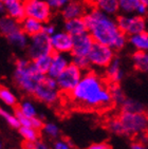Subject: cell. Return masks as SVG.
<instances>
[{"instance_id":"cell-34","label":"cell","mask_w":148,"mask_h":149,"mask_svg":"<svg viewBox=\"0 0 148 149\" xmlns=\"http://www.w3.org/2000/svg\"><path fill=\"white\" fill-rule=\"evenodd\" d=\"M14 113L16 115V118H17L18 122H19L20 127H32V118H27L26 115H23L17 107L15 108Z\"/></svg>"},{"instance_id":"cell-40","label":"cell","mask_w":148,"mask_h":149,"mask_svg":"<svg viewBox=\"0 0 148 149\" xmlns=\"http://www.w3.org/2000/svg\"><path fill=\"white\" fill-rule=\"evenodd\" d=\"M147 13H148V9L146 8L145 6H144V4H142V3L138 6L137 11H135V14L139 15V16H143V17H144Z\"/></svg>"},{"instance_id":"cell-17","label":"cell","mask_w":148,"mask_h":149,"mask_svg":"<svg viewBox=\"0 0 148 149\" xmlns=\"http://www.w3.org/2000/svg\"><path fill=\"white\" fill-rule=\"evenodd\" d=\"M87 3H83L80 1H74L68 3L67 6L61 10V15L65 20L74 19V18H83L87 13Z\"/></svg>"},{"instance_id":"cell-41","label":"cell","mask_w":148,"mask_h":149,"mask_svg":"<svg viewBox=\"0 0 148 149\" xmlns=\"http://www.w3.org/2000/svg\"><path fill=\"white\" fill-rule=\"evenodd\" d=\"M36 148V142H30L24 141L22 144V149H35Z\"/></svg>"},{"instance_id":"cell-46","label":"cell","mask_w":148,"mask_h":149,"mask_svg":"<svg viewBox=\"0 0 148 149\" xmlns=\"http://www.w3.org/2000/svg\"><path fill=\"white\" fill-rule=\"evenodd\" d=\"M0 149H2V144H1V141H0Z\"/></svg>"},{"instance_id":"cell-20","label":"cell","mask_w":148,"mask_h":149,"mask_svg":"<svg viewBox=\"0 0 148 149\" xmlns=\"http://www.w3.org/2000/svg\"><path fill=\"white\" fill-rule=\"evenodd\" d=\"M20 29H21V26H20V21L10 16H3L0 18V33L6 38Z\"/></svg>"},{"instance_id":"cell-35","label":"cell","mask_w":148,"mask_h":149,"mask_svg":"<svg viewBox=\"0 0 148 149\" xmlns=\"http://www.w3.org/2000/svg\"><path fill=\"white\" fill-rule=\"evenodd\" d=\"M52 10H63L72 0H46Z\"/></svg>"},{"instance_id":"cell-24","label":"cell","mask_w":148,"mask_h":149,"mask_svg":"<svg viewBox=\"0 0 148 149\" xmlns=\"http://www.w3.org/2000/svg\"><path fill=\"white\" fill-rule=\"evenodd\" d=\"M144 106L139 100H135L133 98H126L125 102L121 105V111L123 112H130V113H140L144 111Z\"/></svg>"},{"instance_id":"cell-5","label":"cell","mask_w":148,"mask_h":149,"mask_svg":"<svg viewBox=\"0 0 148 149\" xmlns=\"http://www.w3.org/2000/svg\"><path fill=\"white\" fill-rule=\"evenodd\" d=\"M60 93L56 78L46 75L43 81L36 86L33 95L47 105H55L60 100Z\"/></svg>"},{"instance_id":"cell-6","label":"cell","mask_w":148,"mask_h":149,"mask_svg":"<svg viewBox=\"0 0 148 149\" xmlns=\"http://www.w3.org/2000/svg\"><path fill=\"white\" fill-rule=\"evenodd\" d=\"M85 72L75 66L71 61V63L66 68L65 71L56 78L58 89L61 93L69 95L75 89V87L78 85Z\"/></svg>"},{"instance_id":"cell-47","label":"cell","mask_w":148,"mask_h":149,"mask_svg":"<svg viewBox=\"0 0 148 149\" xmlns=\"http://www.w3.org/2000/svg\"><path fill=\"white\" fill-rule=\"evenodd\" d=\"M23 1H26V0H23Z\"/></svg>"},{"instance_id":"cell-33","label":"cell","mask_w":148,"mask_h":149,"mask_svg":"<svg viewBox=\"0 0 148 149\" xmlns=\"http://www.w3.org/2000/svg\"><path fill=\"white\" fill-rule=\"evenodd\" d=\"M43 130L45 131V133H46L48 136H50V138L56 139V138H58V135H59V128H58V126L54 123H46L45 126H43Z\"/></svg>"},{"instance_id":"cell-29","label":"cell","mask_w":148,"mask_h":149,"mask_svg":"<svg viewBox=\"0 0 148 149\" xmlns=\"http://www.w3.org/2000/svg\"><path fill=\"white\" fill-rule=\"evenodd\" d=\"M18 109L20 110V112L22 113L23 115H26L27 118H33L37 116V110L35 105L30 100H22L21 103L19 104V106L17 107Z\"/></svg>"},{"instance_id":"cell-37","label":"cell","mask_w":148,"mask_h":149,"mask_svg":"<svg viewBox=\"0 0 148 149\" xmlns=\"http://www.w3.org/2000/svg\"><path fill=\"white\" fill-rule=\"evenodd\" d=\"M43 33H46L47 35H49L50 37H51L52 35L55 34L56 33V28H55L54 24H52V23L50 22H47L45 23V26H43Z\"/></svg>"},{"instance_id":"cell-16","label":"cell","mask_w":148,"mask_h":149,"mask_svg":"<svg viewBox=\"0 0 148 149\" xmlns=\"http://www.w3.org/2000/svg\"><path fill=\"white\" fill-rule=\"evenodd\" d=\"M4 6V12L8 16L21 21L26 18L24 1L23 0H1Z\"/></svg>"},{"instance_id":"cell-42","label":"cell","mask_w":148,"mask_h":149,"mask_svg":"<svg viewBox=\"0 0 148 149\" xmlns=\"http://www.w3.org/2000/svg\"><path fill=\"white\" fill-rule=\"evenodd\" d=\"M35 149H50V148H49V146L45 143V142L38 140L36 142V148Z\"/></svg>"},{"instance_id":"cell-1","label":"cell","mask_w":148,"mask_h":149,"mask_svg":"<svg viewBox=\"0 0 148 149\" xmlns=\"http://www.w3.org/2000/svg\"><path fill=\"white\" fill-rule=\"evenodd\" d=\"M68 96L74 106L80 109H107L114 105L109 83L91 70L84 73L78 85Z\"/></svg>"},{"instance_id":"cell-13","label":"cell","mask_w":148,"mask_h":149,"mask_svg":"<svg viewBox=\"0 0 148 149\" xmlns=\"http://www.w3.org/2000/svg\"><path fill=\"white\" fill-rule=\"evenodd\" d=\"M71 63V60L69 59L67 54L63 53H53L52 54L51 66L49 69L47 75L50 77L57 78L66 70V68Z\"/></svg>"},{"instance_id":"cell-43","label":"cell","mask_w":148,"mask_h":149,"mask_svg":"<svg viewBox=\"0 0 148 149\" xmlns=\"http://www.w3.org/2000/svg\"><path fill=\"white\" fill-rule=\"evenodd\" d=\"M131 148H132V149H147L142 143H140V142H137V143L132 144Z\"/></svg>"},{"instance_id":"cell-32","label":"cell","mask_w":148,"mask_h":149,"mask_svg":"<svg viewBox=\"0 0 148 149\" xmlns=\"http://www.w3.org/2000/svg\"><path fill=\"white\" fill-rule=\"evenodd\" d=\"M72 63L77 66L80 69H82L84 72L86 71H89L90 69V61H89L88 57H80V56H72V59H71Z\"/></svg>"},{"instance_id":"cell-48","label":"cell","mask_w":148,"mask_h":149,"mask_svg":"<svg viewBox=\"0 0 148 149\" xmlns=\"http://www.w3.org/2000/svg\"><path fill=\"white\" fill-rule=\"evenodd\" d=\"M84 1H86V0H84Z\"/></svg>"},{"instance_id":"cell-2","label":"cell","mask_w":148,"mask_h":149,"mask_svg":"<svg viewBox=\"0 0 148 149\" xmlns=\"http://www.w3.org/2000/svg\"><path fill=\"white\" fill-rule=\"evenodd\" d=\"M88 33L95 42L110 47L114 51L124 49L128 36L119 28L117 18L95 8H90L84 16Z\"/></svg>"},{"instance_id":"cell-15","label":"cell","mask_w":148,"mask_h":149,"mask_svg":"<svg viewBox=\"0 0 148 149\" xmlns=\"http://www.w3.org/2000/svg\"><path fill=\"white\" fill-rule=\"evenodd\" d=\"M87 6L95 8L110 16H117L120 13L119 0H86Z\"/></svg>"},{"instance_id":"cell-3","label":"cell","mask_w":148,"mask_h":149,"mask_svg":"<svg viewBox=\"0 0 148 149\" xmlns=\"http://www.w3.org/2000/svg\"><path fill=\"white\" fill-rule=\"evenodd\" d=\"M46 74H43L34 66L32 60L20 58L16 60V69L14 72V79L16 85L22 91L33 94L35 88L41 83Z\"/></svg>"},{"instance_id":"cell-27","label":"cell","mask_w":148,"mask_h":149,"mask_svg":"<svg viewBox=\"0 0 148 149\" xmlns=\"http://www.w3.org/2000/svg\"><path fill=\"white\" fill-rule=\"evenodd\" d=\"M110 92H111V96H112V100H113L114 105L117 106H120L122 105L126 97L125 93L123 91V89L121 88L120 84H114V85H110Z\"/></svg>"},{"instance_id":"cell-9","label":"cell","mask_w":148,"mask_h":149,"mask_svg":"<svg viewBox=\"0 0 148 149\" xmlns=\"http://www.w3.org/2000/svg\"><path fill=\"white\" fill-rule=\"evenodd\" d=\"M115 57V51L110 47L94 42L93 48L88 55V59L92 67L100 69H106Z\"/></svg>"},{"instance_id":"cell-25","label":"cell","mask_w":148,"mask_h":149,"mask_svg":"<svg viewBox=\"0 0 148 149\" xmlns=\"http://www.w3.org/2000/svg\"><path fill=\"white\" fill-rule=\"evenodd\" d=\"M0 102L8 107H16L18 104L17 97L9 88L0 86Z\"/></svg>"},{"instance_id":"cell-45","label":"cell","mask_w":148,"mask_h":149,"mask_svg":"<svg viewBox=\"0 0 148 149\" xmlns=\"http://www.w3.org/2000/svg\"><path fill=\"white\" fill-rule=\"evenodd\" d=\"M141 3H142V4H144V6H145L146 8L148 9V0H141Z\"/></svg>"},{"instance_id":"cell-23","label":"cell","mask_w":148,"mask_h":149,"mask_svg":"<svg viewBox=\"0 0 148 149\" xmlns=\"http://www.w3.org/2000/svg\"><path fill=\"white\" fill-rule=\"evenodd\" d=\"M134 69L143 73H148V52L135 51L132 54Z\"/></svg>"},{"instance_id":"cell-31","label":"cell","mask_w":148,"mask_h":149,"mask_svg":"<svg viewBox=\"0 0 148 149\" xmlns=\"http://www.w3.org/2000/svg\"><path fill=\"white\" fill-rule=\"evenodd\" d=\"M0 116L6 120L12 128H18V129L20 128V124H19V122H18L15 113H11V112L8 111V110L4 109V108H2L1 106H0Z\"/></svg>"},{"instance_id":"cell-11","label":"cell","mask_w":148,"mask_h":149,"mask_svg":"<svg viewBox=\"0 0 148 149\" xmlns=\"http://www.w3.org/2000/svg\"><path fill=\"white\" fill-rule=\"evenodd\" d=\"M52 49L54 53L71 54L73 49V36L66 31H58L50 37Z\"/></svg>"},{"instance_id":"cell-18","label":"cell","mask_w":148,"mask_h":149,"mask_svg":"<svg viewBox=\"0 0 148 149\" xmlns=\"http://www.w3.org/2000/svg\"><path fill=\"white\" fill-rule=\"evenodd\" d=\"M64 31L71 35V36H77V35L87 33L88 29L86 26L85 19L83 18H74V19L66 20L64 24Z\"/></svg>"},{"instance_id":"cell-7","label":"cell","mask_w":148,"mask_h":149,"mask_svg":"<svg viewBox=\"0 0 148 149\" xmlns=\"http://www.w3.org/2000/svg\"><path fill=\"white\" fill-rule=\"evenodd\" d=\"M117 21L121 31L127 35L128 37L131 35H135L147 31L146 19L143 16H139L137 14L117 15Z\"/></svg>"},{"instance_id":"cell-4","label":"cell","mask_w":148,"mask_h":149,"mask_svg":"<svg viewBox=\"0 0 148 149\" xmlns=\"http://www.w3.org/2000/svg\"><path fill=\"white\" fill-rule=\"evenodd\" d=\"M117 118L122 125L123 136H139L148 131V115L145 112L130 113L121 111Z\"/></svg>"},{"instance_id":"cell-44","label":"cell","mask_w":148,"mask_h":149,"mask_svg":"<svg viewBox=\"0 0 148 149\" xmlns=\"http://www.w3.org/2000/svg\"><path fill=\"white\" fill-rule=\"evenodd\" d=\"M2 12H4V6H3L2 1L0 0V13H2Z\"/></svg>"},{"instance_id":"cell-36","label":"cell","mask_w":148,"mask_h":149,"mask_svg":"<svg viewBox=\"0 0 148 149\" xmlns=\"http://www.w3.org/2000/svg\"><path fill=\"white\" fill-rule=\"evenodd\" d=\"M53 149H72V146L68 141L57 140L53 145Z\"/></svg>"},{"instance_id":"cell-28","label":"cell","mask_w":148,"mask_h":149,"mask_svg":"<svg viewBox=\"0 0 148 149\" xmlns=\"http://www.w3.org/2000/svg\"><path fill=\"white\" fill-rule=\"evenodd\" d=\"M34 66L36 67L37 69L39 70L41 73L46 74L48 73L50 66H51L52 61V54L51 55H45V56H40V57L36 58V59L32 60Z\"/></svg>"},{"instance_id":"cell-19","label":"cell","mask_w":148,"mask_h":149,"mask_svg":"<svg viewBox=\"0 0 148 149\" xmlns=\"http://www.w3.org/2000/svg\"><path fill=\"white\" fill-rule=\"evenodd\" d=\"M20 26H21V30L28 35L29 37H32V36H35V35L39 34L43 31L45 23L40 22L34 18L26 17L20 21Z\"/></svg>"},{"instance_id":"cell-38","label":"cell","mask_w":148,"mask_h":149,"mask_svg":"<svg viewBox=\"0 0 148 149\" xmlns=\"http://www.w3.org/2000/svg\"><path fill=\"white\" fill-rule=\"evenodd\" d=\"M43 126H45V123L43 120H41L40 118H32V127L35 128L37 130H41L43 129Z\"/></svg>"},{"instance_id":"cell-14","label":"cell","mask_w":148,"mask_h":149,"mask_svg":"<svg viewBox=\"0 0 148 149\" xmlns=\"http://www.w3.org/2000/svg\"><path fill=\"white\" fill-rule=\"evenodd\" d=\"M104 77L109 83V85L120 84L122 81L123 77H124V71L122 69V60L120 57L115 56L113 58L110 65L105 69Z\"/></svg>"},{"instance_id":"cell-30","label":"cell","mask_w":148,"mask_h":149,"mask_svg":"<svg viewBox=\"0 0 148 149\" xmlns=\"http://www.w3.org/2000/svg\"><path fill=\"white\" fill-rule=\"evenodd\" d=\"M19 133L24 141L37 142L39 140V130L35 129L33 127H20Z\"/></svg>"},{"instance_id":"cell-21","label":"cell","mask_w":148,"mask_h":149,"mask_svg":"<svg viewBox=\"0 0 148 149\" xmlns=\"http://www.w3.org/2000/svg\"><path fill=\"white\" fill-rule=\"evenodd\" d=\"M128 42L135 51L148 52V32H142L139 34L131 35L128 37Z\"/></svg>"},{"instance_id":"cell-22","label":"cell","mask_w":148,"mask_h":149,"mask_svg":"<svg viewBox=\"0 0 148 149\" xmlns=\"http://www.w3.org/2000/svg\"><path fill=\"white\" fill-rule=\"evenodd\" d=\"M6 39L9 40V42L11 45H13L18 49H26V48H28L29 41H30V37L21 29L14 32L13 34L9 35L6 37Z\"/></svg>"},{"instance_id":"cell-10","label":"cell","mask_w":148,"mask_h":149,"mask_svg":"<svg viewBox=\"0 0 148 149\" xmlns=\"http://www.w3.org/2000/svg\"><path fill=\"white\" fill-rule=\"evenodd\" d=\"M24 11L26 17L34 18L40 22L47 23L51 19L53 10L46 0H26Z\"/></svg>"},{"instance_id":"cell-8","label":"cell","mask_w":148,"mask_h":149,"mask_svg":"<svg viewBox=\"0 0 148 149\" xmlns=\"http://www.w3.org/2000/svg\"><path fill=\"white\" fill-rule=\"evenodd\" d=\"M54 52L52 49L51 39H50V36L47 35L46 33L41 32L39 34L30 37L28 46V55L29 58H31V60H34L45 55H51Z\"/></svg>"},{"instance_id":"cell-26","label":"cell","mask_w":148,"mask_h":149,"mask_svg":"<svg viewBox=\"0 0 148 149\" xmlns=\"http://www.w3.org/2000/svg\"><path fill=\"white\" fill-rule=\"evenodd\" d=\"M121 14H135L138 6L141 4V0H119Z\"/></svg>"},{"instance_id":"cell-12","label":"cell","mask_w":148,"mask_h":149,"mask_svg":"<svg viewBox=\"0 0 148 149\" xmlns=\"http://www.w3.org/2000/svg\"><path fill=\"white\" fill-rule=\"evenodd\" d=\"M93 38L91 35L87 33L77 35L73 37V49H72V56H80V57H88L89 53L93 48Z\"/></svg>"},{"instance_id":"cell-39","label":"cell","mask_w":148,"mask_h":149,"mask_svg":"<svg viewBox=\"0 0 148 149\" xmlns=\"http://www.w3.org/2000/svg\"><path fill=\"white\" fill-rule=\"evenodd\" d=\"M87 149H111V146L106 142H101V143L92 144Z\"/></svg>"}]
</instances>
